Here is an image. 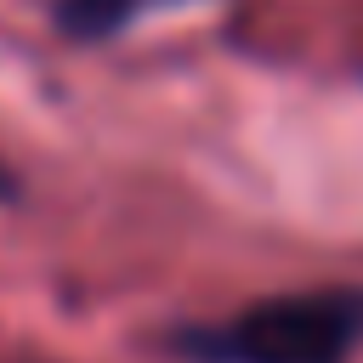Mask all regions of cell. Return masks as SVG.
I'll return each instance as SVG.
<instances>
[{"instance_id": "cell-1", "label": "cell", "mask_w": 363, "mask_h": 363, "mask_svg": "<svg viewBox=\"0 0 363 363\" xmlns=\"http://www.w3.org/2000/svg\"><path fill=\"white\" fill-rule=\"evenodd\" d=\"M176 346L193 363H352L363 346V289L261 301L227 323L182 329Z\"/></svg>"}, {"instance_id": "cell-2", "label": "cell", "mask_w": 363, "mask_h": 363, "mask_svg": "<svg viewBox=\"0 0 363 363\" xmlns=\"http://www.w3.org/2000/svg\"><path fill=\"white\" fill-rule=\"evenodd\" d=\"M153 6H187V0H57V28L68 40H108Z\"/></svg>"}, {"instance_id": "cell-3", "label": "cell", "mask_w": 363, "mask_h": 363, "mask_svg": "<svg viewBox=\"0 0 363 363\" xmlns=\"http://www.w3.org/2000/svg\"><path fill=\"white\" fill-rule=\"evenodd\" d=\"M11 193H17V182H11V170H6V159H0V204H6Z\"/></svg>"}]
</instances>
